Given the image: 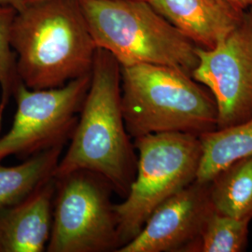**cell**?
I'll use <instances>...</instances> for the list:
<instances>
[{
    "label": "cell",
    "instance_id": "3",
    "mask_svg": "<svg viewBox=\"0 0 252 252\" xmlns=\"http://www.w3.org/2000/svg\"><path fill=\"white\" fill-rule=\"evenodd\" d=\"M122 108L134 139L159 133L204 135L218 126V108L204 85L178 68L136 63L121 65Z\"/></svg>",
    "mask_w": 252,
    "mask_h": 252
},
{
    "label": "cell",
    "instance_id": "5",
    "mask_svg": "<svg viewBox=\"0 0 252 252\" xmlns=\"http://www.w3.org/2000/svg\"><path fill=\"white\" fill-rule=\"evenodd\" d=\"M134 146L135 180L124 201L114 204L121 248L140 232L157 207L196 180L202 158L199 136L185 133L143 135L134 138Z\"/></svg>",
    "mask_w": 252,
    "mask_h": 252
},
{
    "label": "cell",
    "instance_id": "14",
    "mask_svg": "<svg viewBox=\"0 0 252 252\" xmlns=\"http://www.w3.org/2000/svg\"><path fill=\"white\" fill-rule=\"evenodd\" d=\"M63 146H55L13 166L0 162V208L17 204L54 177Z\"/></svg>",
    "mask_w": 252,
    "mask_h": 252
},
{
    "label": "cell",
    "instance_id": "11",
    "mask_svg": "<svg viewBox=\"0 0 252 252\" xmlns=\"http://www.w3.org/2000/svg\"><path fill=\"white\" fill-rule=\"evenodd\" d=\"M148 1L194 45L205 50L215 48L243 15L220 0Z\"/></svg>",
    "mask_w": 252,
    "mask_h": 252
},
{
    "label": "cell",
    "instance_id": "17",
    "mask_svg": "<svg viewBox=\"0 0 252 252\" xmlns=\"http://www.w3.org/2000/svg\"><path fill=\"white\" fill-rule=\"evenodd\" d=\"M231 8L236 9L238 11L244 12L245 10L252 7V0H220Z\"/></svg>",
    "mask_w": 252,
    "mask_h": 252
},
{
    "label": "cell",
    "instance_id": "9",
    "mask_svg": "<svg viewBox=\"0 0 252 252\" xmlns=\"http://www.w3.org/2000/svg\"><path fill=\"white\" fill-rule=\"evenodd\" d=\"M214 211L208 181L195 180L157 207L140 232L117 252H193Z\"/></svg>",
    "mask_w": 252,
    "mask_h": 252
},
{
    "label": "cell",
    "instance_id": "13",
    "mask_svg": "<svg viewBox=\"0 0 252 252\" xmlns=\"http://www.w3.org/2000/svg\"><path fill=\"white\" fill-rule=\"evenodd\" d=\"M202 158L196 180L207 182L235 160L252 155V115L235 126L199 136Z\"/></svg>",
    "mask_w": 252,
    "mask_h": 252
},
{
    "label": "cell",
    "instance_id": "10",
    "mask_svg": "<svg viewBox=\"0 0 252 252\" xmlns=\"http://www.w3.org/2000/svg\"><path fill=\"white\" fill-rule=\"evenodd\" d=\"M55 179L38 186L17 204L0 208V252H43L49 243Z\"/></svg>",
    "mask_w": 252,
    "mask_h": 252
},
{
    "label": "cell",
    "instance_id": "1",
    "mask_svg": "<svg viewBox=\"0 0 252 252\" xmlns=\"http://www.w3.org/2000/svg\"><path fill=\"white\" fill-rule=\"evenodd\" d=\"M122 108L121 64L97 48L79 120L54 178L77 170L94 172L125 198L135 180L137 154Z\"/></svg>",
    "mask_w": 252,
    "mask_h": 252
},
{
    "label": "cell",
    "instance_id": "18",
    "mask_svg": "<svg viewBox=\"0 0 252 252\" xmlns=\"http://www.w3.org/2000/svg\"><path fill=\"white\" fill-rule=\"evenodd\" d=\"M27 5V0H0V8L1 7H10L20 11Z\"/></svg>",
    "mask_w": 252,
    "mask_h": 252
},
{
    "label": "cell",
    "instance_id": "2",
    "mask_svg": "<svg viewBox=\"0 0 252 252\" xmlns=\"http://www.w3.org/2000/svg\"><path fill=\"white\" fill-rule=\"evenodd\" d=\"M19 79L33 90L92 72L97 50L79 0H43L17 11L10 30Z\"/></svg>",
    "mask_w": 252,
    "mask_h": 252
},
{
    "label": "cell",
    "instance_id": "6",
    "mask_svg": "<svg viewBox=\"0 0 252 252\" xmlns=\"http://www.w3.org/2000/svg\"><path fill=\"white\" fill-rule=\"evenodd\" d=\"M55 179L48 252H117L121 248L111 184L77 170Z\"/></svg>",
    "mask_w": 252,
    "mask_h": 252
},
{
    "label": "cell",
    "instance_id": "15",
    "mask_svg": "<svg viewBox=\"0 0 252 252\" xmlns=\"http://www.w3.org/2000/svg\"><path fill=\"white\" fill-rule=\"evenodd\" d=\"M250 223V220L226 216L215 210L204 226L193 252H245Z\"/></svg>",
    "mask_w": 252,
    "mask_h": 252
},
{
    "label": "cell",
    "instance_id": "7",
    "mask_svg": "<svg viewBox=\"0 0 252 252\" xmlns=\"http://www.w3.org/2000/svg\"><path fill=\"white\" fill-rule=\"evenodd\" d=\"M90 83L91 74L61 87L42 90L29 89L19 81L13 93L17 109L12 126L0 137V162L11 155L26 160L66 144L77 126Z\"/></svg>",
    "mask_w": 252,
    "mask_h": 252
},
{
    "label": "cell",
    "instance_id": "16",
    "mask_svg": "<svg viewBox=\"0 0 252 252\" xmlns=\"http://www.w3.org/2000/svg\"><path fill=\"white\" fill-rule=\"evenodd\" d=\"M16 13L17 10L13 8H0V127L4 111L20 81L16 54L10 45V30Z\"/></svg>",
    "mask_w": 252,
    "mask_h": 252
},
{
    "label": "cell",
    "instance_id": "19",
    "mask_svg": "<svg viewBox=\"0 0 252 252\" xmlns=\"http://www.w3.org/2000/svg\"><path fill=\"white\" fill-rule=\"evenodd\" d=\"M27 4L28 3H34V2H38V1H43V0H27Z\"/></svg>",
    "mask_w": 252,
    "mask_h": 252
},
{
    "label": "cell",
    "instance_id": "4",
    "mask_svg": "<svg viewBox=\"0 0 252 252\" xmlns=\"http://www.w3.org/2000/svg\"><path fill=\"white\" fill-rule=\"evenodd\" d=\"M95 45L121 65L152 63L191 76L196 46L147 0H79Z\"/></svg>",
    "mask_w": 252,
    "mask_h": 252
},
{
    "label": "cell",
    "instance_id": "20",
    "mask_svg": "<svg viewBox=\"0 0 252 252\" xmlns=\"http://www.w3.org/2000/svg\"><path fill=\"white\" fill-rule=\"evenodd\" d=\"M147 1H148V0H147Z\"/></svg>",
    "mask_w": 252,
    "mask_h": 252
},
{
    "label": "cell",
    "instance_id": "12",
    "mask_svg": "<svg viewBox=\"0 0 252 252\" xmlns=\"http://www.w3.org/2000/svg\"><path fill=\"white\" fill-rule=\"evenodd\" d=\"M210 200L217 212L252 220V155L235 160L208 181Z\"/></svg>",
    "mask_w": 252,
    "mask_h": 252
},
{
    "label": "cell",
    "instance_id": "8",
    "mask_svg": "<svg viewBox=\"0 0 252 252\" xmlns=\"http://www.w3.org/2000/svg\"><path fill=\"white\" fill-rule=\"evenodd\" d=\"M193 80L212 94L218 108L217 129L240 124L252 115V7L217 44L196 48Z\"/></svg>",
    "mask_w": 252,
    "mask_h": 252
}]
</instances>
